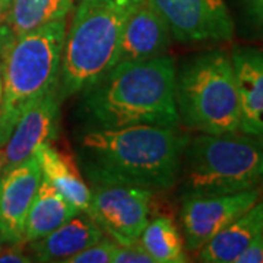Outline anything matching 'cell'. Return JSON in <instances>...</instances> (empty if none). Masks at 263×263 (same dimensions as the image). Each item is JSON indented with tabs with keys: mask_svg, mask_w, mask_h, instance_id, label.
<instances>
[{
	"mask_svg": "<svg viewBox=\"0 0 263 263\" xmlns=\"http://www.w3.org/2000/svg\"><path fill=\"white\" fill-rule=\"evenodd\" d=\"M250 13L253 16L254 24H256V27L259 29V34H260V37L263 40V8H257V9L250 10Z\"/></svg>",
	"mask_w": 263,
	"mask_h": 263,
	"instance_id": "24",
	"label": "cell"
},
{
	"mask_svg": "<svg viewBox=\"0 0 263 263\" xmlns=\"http://www.w3.org/2000/svg\"><path fill=\"white\" fill-rule=\"evenodd\" d=\"M176 104L186 127L208 135L240 132V101L230 53L193 56L176 72Z\"/></svg>",
	"mask_w": 263,
	"mask_h": 263,
	"instance_id": "6",
	"label": "cell"
},
{
	"mask_svg": "<svg viewBox=\"0 0 263 263\" xmlns=\"http://www.w3.org/2000/svg\"><path fill=\"white\" fill-rule=\"evenodd\" d=\"M138 241L155 263H184L189 260L183 237L170 216H157L148 221Z\"/></svg>",
	"mask_w": 263,
	"mask_h": 263,
	"instance_id": "18",
	"label": "cell"
},
{
	"mask_svg": "<svg viewBox=\"0 0 263 263\" xmlns=\"http://www.w3.org/2000/svg\"><path fill=\"white\" fill-rule=\"evenodd\" d=\"M73 0H12L8 22L15 37L66 18Z\"/></svg>",
	"mask_w": 263,
	"mask_h": 263,
	"instance_id": "19",
	"label": "cell"
},
{
	"mask_svg": "<svg viewBox=\"0 0 263 263\" xmlns=\"http://www.w3.org/2000/svg\"><path fill=\"white\" fill-rule=\"evenodd\" d=\"M0 249H2V238H0Z\"/></svg>",
	"mask_w": 263,
	"mask_h": 263,
	"instance_id": "31",
	"label": "cell"
},
{
	"mask_svg": "<svg viewBox=\"0 0 263 263\" xmlns=\"http://www.w3.org/2000/svg\"><path fill=\"white\" fill-rule=\"evenodd\" d=\"M117 243L110 237H101L97 243L84 249L65 263H113L114 250Z\"/></svg>",
	"mask_w": 263,
	"mask_h": 263,
	"instance_id": "20",
	"label": "cell"
},
{
	"mask_svg": "<svg viewBox=\"0 0 263 263\" xmlns=\"http://www.w3.org/2000/svg\"><path fill=\"white\" fill-rule=\"evenodd\" d=\"M35 155L41 167L43 179L47 180L81 212L89 214L92 193L82 179L75 160L69 154L56 149L50 142L43 143Z\"/></svg>",
	"mask_w": 263,
	"mask_h": 263,
	"instance_id": "16",
	"label": "cell"
},
{
	"mask_svg": "<svg viewBox=\"0 0 263 263\" xmlns=\"http://www.w3.org/2000/svg\"><path fill=\"white\" fill-rule=\"evenodd\" d=\"M89 214L117 245H133L149 221L152 190L123 184H94Z\"/></svg>",
	"mask_w": 263,
	"mask_h": 263,
	"instance_id": "8",
	"label": "cell"
},
{
	"mask_svg": "<svg viewBox=\"0 0 263 263\" xmlns=\"http://www.w3.org/2000/svg\"><path fill=\"white\" fill-rule=\"evenodd\" d=\"M262 199L260 187L218 196H183L181 227L184 247L197 253L228 224Z\"/></svg>",
	"mask_w": 263,
	"mask_h": 263,
	"instance_id": "9",
	"label": "cell"
},
{
	"mask_svg": "<svg viewBox=\"0 0 263 263\" xmlns=\"http://www.w3.org/2000/svg\"><path fill=\"white\" fill-rule=\"evenodd\" d=\"M176 62L171 56L119 62L84 94L86 117L95 129L136 124L177 127Z\"/></svg>",
	"mask_w": 263,
	"mask_h": 263,
	"instance_id": "2",
	"label": "cell"
},
{
	"mask_svg": "<svg viewBox=\"0 0 263 263\" xmlns=\"http://www.w3.org/2000/svg\"><path fill=\"white\" fill-rule=\"evenodd\" d=\"M79 212L81 211L73 203L43 179L29 208L22 243H31L46 237Z\"/></svg>",
	"mask_w": 263,
	"mask_h": 263,
	"instance_id": "17",
	"label": "cell"
},
{
	"mask_svg": "<svg viewBox=\"0 0 263 263\" xmlns=\"http://www.w3.org/2000/svg\"><path fill=\"white\" fill-rule=\"evenodd\" d=\"M179 177L183 196H218L260 187L263 139L243 132L189 138Z\"/></svg>",
	"mask_w": 263,
	"mask_h": 263,
	"instance_id": "5",
	"label": "cell"
},
{
	"mask_svg": "<svg viewBox=\"0 0 263 263\" xmlns=\"http://www.w3.org/2000/svg\"><path fill=\"white\" fill-rule=\"evenodd\" d=\"M2 92H3V81H2V73H0V103H2Z\"/></svg>",
	"mask_w": 263,
	"mask_h": 263,
	"instance_id": "29",
	"label": "cell"
},
{
	"mask_svg": "<svg viewBox=\"0 0 263 263\" xmlns=\"http://www.w3.org/2000/svg\"><path fill=\"white\" fill-rule=\"evenodd\" d=\"M143 0H79L66 29L60 100L85 92L119 63L124 27Z\"/></svg>",
	"mask_w": 263,
	"mask_h": 263,
	"instance_id": "3",
	"label": "cell"
},
{
	"mask_svg": "<svg viewBox=\"0 0 263 263\" xmlns=\"http://www.w3.org/2000/svg\"><path fill=\"white\" fill-rule=\"evenodd\" d=\"M171 35L146 0L133 12L123 31L119 62H142L167 54Z\"/></svg>",
	"mask_w": 263,
	"mask_h": 263,
	"instance_id": "13",
	"label": "cell"
},
{
	"mask_svg": "<svg viewBox=\"0 0 263 263\" xmlns=\"http://www.w3.org/2000/svg\"><path fill=\"white\" fill-rule=\"evenodd\" d=\"M230 56L240 101V132L263 139V48L235 46Z\"/></svg>",
	"mask_w": 263,
	"mask_h": 263,
	"instance_id": "12",
	"label": "cell"
},
{
	"mask_svg": "<svg viewBox=\"0 0 263 263\" xmlns=\"http://www.w3.org/2000/svg\"><path fill=\"white\" fill-rule=\"evenodd\" d=\"M235 263H263V231L254 237L253 241L237 257Z\"/></svg>",
	"mask_w": 263,
	"mask_h": 263,
	"instance_id": "22",
	"label": "cell"
},
{
	"mask_svg": "<svg viewBox=\"0 0 263 263\" xmlns=\"http://www.w3.org/2000/svg\"><path fill=\"white\" fill-rule=\"evenodd\" d=\"M173 40L181 44L216 46L234 37V21L224 0H146Z\"/></svg>",
	"mask_w": 263,
	"mask_h": 263,
	"instance_id": "7",
	"label": "cell"
},
{
	"mask_svg": "<svg viewBox=\"0 0 263 263\" xmlns=\"http://www.w3.org/2000/svg\"><path fill=\"white\" fill-rule=\"evenodd\" d=\"M43 180L34 154L28 160L0 174V238L5 243H22L29 208Z\"/></svg>",
	"mask_w": 263,
	"mask_h": 263,
	"instance_id": "10",
	"label": "cell"
},
{
	"mask_svg": "<svg viewBox=\"0 0 263 263\" xmlns=\"http://www.w3.org/2000/svg\"><path fill=\"white\" fill-rule=\"evenodd\" d=\"M260 190H262V197H263V180H262V184H260Z\"/></svg>",
	"mask_w": 263,
	"mask_h": 263,
	"instance_id": "30",
	"label": "cell"
},
{
	"mask_svg": "<svg viewBox=\"0 0 263 263\" xmlns=\"http://www.w3.org/2000/svg\"><path fill=\"white\" fill-rule=\"evenodd\" d=\"M10 5H12V0H0V19L3 18L5 13H6V16H8Z\"/></svg>",
	"mask_w": 263,
	"mask_h": 263,
	"instance_id": "25",
	"label": "cell"
},
{
	"mask_svg": "<svg viewBox=\"0 0 263 263\" xmlns=\"http://www.w3.org/2000/svg\"><path fill=\"white\" fill-rule=\"evenodd\" d=\"M3 168H5V154L3 149H0V174L3 173Z\"/></svg>",
	"mask_w": 263,
	"mask_h": 263,
	"instance_id": "28",
	"label": "cell"
},
{
	"mask_svg": "<svg viewBox=\"0 0 263 263\" xmlns=\"http://www.w3.org/2000/svg\"><path fill=\"white\" fill-rule=\"evenodd\" d=\"M249 5V9L253 10L257 8H263V0H246Z\"/></svg>",
	"mask_w": 263,
	"mask_h": 263,
	"instance_id": "26",
	"label": "cell"
},
{
	"mask_svg": "<svg viewBox=\"0 0 263 263\" xmlns=\"http://www.w3.org/2000/svg\"><path fill=\"white\" fill-rule=\"evenodd\" d=\"M187 141L177 127L136 124L94 129L81 138L78 160L92 184L164 190L179 180Z\"/></svg>",
	"mask_w": 263,
	"mask_h": 263,
	"instance_id": "1",
	"label": "cell"
},
{
	"mask_svg": "<svg viewBox=\"0 0 263 263\" xmlns=\"http://www.w3.org/2000/svg\"><path fill=\"white\" fill-rule=\"evenodd\" d=\"M60 111V97L57 91L48 92L40 101L31 105L21 116L10 133L9 139L3 145L5 149V168H12L29 157H32L37 149L54 139Z\"/></svg>",
	"mask_w": 263,
	"mask_h": 263,
	"instance_id": "11",
	"label": "cell"
},
{
	"mask_svg": "<svg viewBox=\"0 0 263 263\" xmlns=\"http://www.w3.org/2000/svg\"><path fill=\"white\" fill-rule=\"evenodd\" d=\"M66 29V18H62L10 41L2 73L0 146L9 139L21 116L57 88Z\"/></svg>",
	"mask_w": 263,
	"mask_h": 263,
	"instance_id": "4",
	"label": "cell"
},
{
	"mask_svg": "<svg viewBox=\"0 0 263 263\" xmlns=\"http://www.w3.org/2000/svg\"><path fill=\"white\" fill-rule=\"evenodd\" d=\"M113 263H154V260L139 241H136L133 245H117Z\"/></svg>",
	"mask_w": 263,
	"mask_h": 263,
	"instance_id": "21",
	"label": "cell"
},
{
	"mask_svg": "<svg viewBox=\"0 0 263 263\" xmlns=\"http://www.w3.org/2000/svg\"><path fill=\"white\" fill-rule=\"evenodd\" d=\"M8 35H9V29L6 28V27H2L0 25V46L3 44V41L8 38Z\"/></svg>",
	"mask_w": 263,
	"mask_h": 263,
	"instance_id": "27",
	"label": "cell"
},
{
	"mask_svg": "<svg viewBox=\"0 0 263 263\" xmlns=\"http://www.w3.org/2000/svg\"><path fill=\"white\" fill-rule=\"evenodd\" d=\"M24 243H10L9 247L0 249V263H25L32 262L24 252Z\"/></svg>",
	"mask_w": 263,
	"mask_h": 263,
	"instance_id": "23",
	"label": "cell"
},
{
	"mask_svg": "<svg viewBox=\"0 0 263 263\" xmlns=\"http://www.w3.org/2000/svg\"><path fill=\"white\" fill-rule=\"evenodd\" d=\"M66 221L43 238L28 243L32 260L37 262H63L70 259L84 249L97 243L103 237L101 227L86 214Z\"/></svg>",
	"mask_w": 263,
	"mask_h": 263,
	"instance_id": "14",
	"label": "cell"
},
{
	"mask_svg": "<svg viewBox=\"0 0 263 263\" xmlns=\"http://www.w3.org/2000/svg\"><path fill=\"white\" fill-rule=\"evenodd\" d=\"M262 231L263 197L243 215L214 235L197 252V260L205 263H235L237 257Z\"/></svg>",
	"mask_w": 263,
	"mask_h": 263,
	"instance_id": "15",
	"label": "cell"
}]
</instances>
